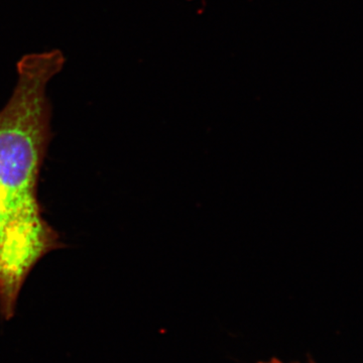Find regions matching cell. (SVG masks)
<instances>
[{
	"instance_id": "7a4b0ae2",
	"label": "cell",
	"mask_w": 363,
	"mask_h": 363,
	"mask_svg": "<svg viewBox=\"0 0 363 363\" xmlns=\"http://www.w3.org/2000/svg\"><path fill=\"white\" fill-rule=\"evenodd\" d=\"M259 363H285V362H281V360L278 359V358L272 357V358H271V359L267 360V362H259ZM295 363H297V362H295ZM310 363H316V362H312V360H311V362H310Z\"/></svg>"
},
{
	"instance_id": "6da1fadb",
	"label": "cell",
	"mask_w": 363,
	"mask_h": 363,
	"mask_svg": "<svg viewBox=\"0 0 363 363\" xmlns=\"http://www.w3.org/2000/svg\"><path fill=\"white\" fill-rule=\"evenodd\" d=\"M65 65L59 50L26 55L13 95L0 111V315L11 320L33 267L63 247L38 200L40 167L51 138L47 86Z\"/></svg>"
}]
</instances>
